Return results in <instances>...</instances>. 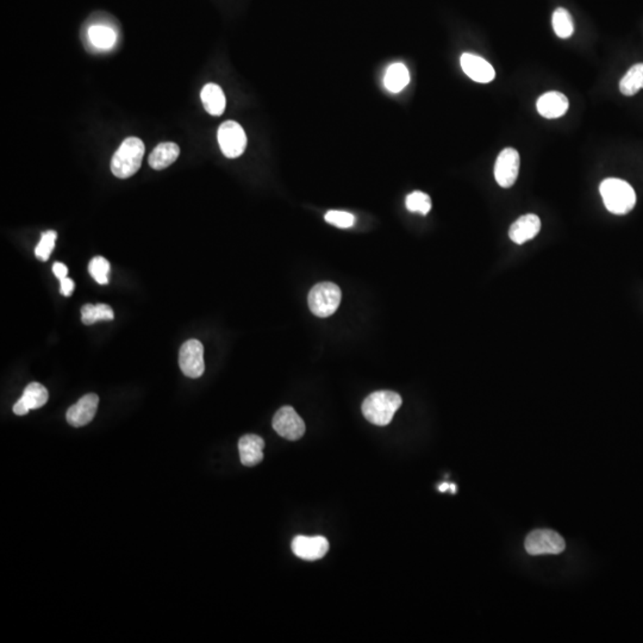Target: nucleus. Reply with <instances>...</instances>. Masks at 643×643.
<instances>
[{"label":"nucleus","instance_id":"1","mask_svg":"<svg viewBox=\"0 0 643 643\" xmlns=\"http://www.w3.org/2000/svg\"><path fill=\"white\" fill-rule=\"evenodd\" d=\"M402 402V397L395 392L376 391L362 402V414L369 423L385 427L391 423Z\"/></svg>","mask_w":643,"mask_h":643},{"label":"nucleus","instance_id":"2","mask_svg":"<svg viewBox=\"0 0 643 643\" xmlns=\"http://www.w3.org/2000/svg\"><path fill=\"white\" fill-rule=\"evenodd\" d=\"M606 209L615 214H625L634 209L636 195L634 188L627 181L610 178L599 187Z\"/></svg>","mask_w":643,"mask_h":643},{"label":"nucleus","instance_id":"3","mask_svg":"<svg viewBox=\"0 0 643 643\" xmlns=\"http://www.w3.org/2000/svg\"><path fill=\"white\" fill-rule=\"evenodd\" d=\"M144 155V144L137 137H128L117 149L111 160L113 175L120 179H128L137 173Z\"/></svg>","mask_w":643,"mask_h":643},{"label":"nucleus","instance_id":"4","mask_svg":"<svg viewBox=\"0 0 643 643\" xmlns=\"http://www.w3.org/2000/svg\"><path fill=\"white\" fill-rule=\"evenodd\" d=\"M341 298L342 294L339 286L334 282H320L313 286L308 294V308L313 315L325 318L336 313Z\"/></svg>","mask_w":643,"mask_h":643},{"label":"nucleus","instance_id":"5","mask_svg":"<svg viewBox=\"0 0 643 643\" xmlns=\"http://www.w3.org/2000/svg\"><path fill=\"white\" fill-rule=\"evenodd\" d=\"M566 548V542L560 534L550 529L531 531L526 538V550L531 555L560 554Z\"/></svg>","mask_w":643,"mask_h":643},{"label":"nucleus","instance_id":"6","mask_svg":"<svg viewBox=\"0 0 643 643\" xmlns=\"http://www.w3.org/2000/svg\"><path fill=\"white\" fill-rule=\"evenodd\" d=\"M219 147L226 158H236L245 153L247 136L241 125L233 121L224 122L219 129Z\"/></svg>","mask_w":643,"mask_h":643},{"label":"nucleus","instance_id":"7","mask_svg":"<svg viewBox=\"0 0 643 643\" xmlns=\"http://www.w3.org/2000/svg\"><path fill=\"white\" fill-rule=\"evenodd\" d=\"M179 365L185 376L197 379L203 376L204 347L198 340H188L183 344L179 353Z\"/></svg>","mask_w":643,"mask_h":643},{"label":"nucleus","instance_id":"8","mask_svg":"<svg viewBox=\"0 0 643 643\" xmlns=\"http://www.w3.org/2000/svg\"><path fill=\"white\" fill-rule=\"evenodd\" d=\"M273 429L286 440L297 441L304 436L305 423L294 407H284L273 418Z\"/></svg>","mask_w":643,"mask_h":643},{"label":"nucleus","instance_id":"9","mask_svg":"<svg viewBox=\"0 0 643 643\" xmlns=\"http://www.w3.org/2000/svg\"><path fill=\"white\" fill-rule=\"evenodd\" d=\"M519 154L514 148H505L497 158L494 178L500 187L509 188L519 177Z\"/></svg>","mask_w":643,"mask_h":643},{"label":"nucleus","instance_id":"10","mask_svg":"<svg viewBox=\"0 0 643 643\" xmlns=\"http://www.w3.org/2000/svg\"><path fill=\"white\" fill-rule=\"evenodd\" d=\"M292 550L303 560L316 561L325 557L329 550V542L323 536H297L292 541Z\"/></svg>","mask_w":643,"mask_h":643},{"label":"nucleus","instance_id":"11","mask_svg":"<svg viewBox=\"0 0 643 643\" xmlns=\"http://www.w3.org/2000/svg\"><path fill=\"white\" fill-rule=\"evenodd\" d=\"M98 404V395L94 393L83 395V398L79 399V402L68 409L66 415L68 423L76 428L88 424L95 416Z\"/></svg>","mask_w":643,"mask_h":643},{"label":"nucleus","instance_id":"12","mask_svg":"<svg viewBox=\"0 0 643 643\" xmlns=\"http://www.w3.org/2000/svg\"><path fill=\"white\" fill-rule=\"evenodd\" d=\"M460 64H461L463 71L466 73V76H470V79L477 83H491L496 78L494 68L485 59H482L478 55L463 54V57L460 59Z\"/></svg>","mask_w":643,"mask_h":643},{"label":"nucleus","instance_id":"13","mask_svg":"<svg viewBox=\"0 0 643 643\" xmlns=\"http://www.w3.org/2000/svg\"><path fill=\"white\" fill-rule=\"evenodd\" d=\"M50 395L47 388L38 383L28 385L18 402L13 405V412L18 416H24L29 410H36L43 407L48 402Z\"/></svg>","mask_w":643,"mask_h":643},{"label":"nucleus","instance_id":"14","mask_svg":"<svg viewBox=\"0 0 643 643\" xmlns=\"http://www.w3.org/2000/svg\"><path fill=\"white\" fill-rule=\"evenodd\" d=\"M541 230V221L536 214H524L516 222L512 223L509 230V237L517 245H523L533 240Z\"/></svg>","mask_w":643,"mask_h":643},{"label":"nucleus","instance_id":"15","mask_svg":"<svg viewBox=\"0 0 643 643\" xmlns=\"http://www.w3.org/2000/svg\"><path fill=\"white\" fill-rule=\"evenodd\" d=\"M568 106H569V103H568L567 97L555 91L543 94L536 103L538 113L542 117L550 118V120L564 116V113L567 112Z\"/></svg>","mask_w":643,"mask_h":643},{"label":"nucleus","instance_id":"16","mask_svg":"<svg viewBox=\"0 0 643 643\" xmlns=\"http://www.w3.org/2000/svg\"><path fill=\"white\" fill-rule=\"evenodd\" d=\"M265 441L257 435H245L240 439L238 451L242 465L254 467L264 460Z\"/></svg>","mask_w":643,"mask_h":643},{"label":"nucleus","instance_id":"17","mask_svg":"<svg viewBox=\"0 0 643 643\" xmlns=\"http://www.w3.org/2000/svg\"><path fill=\"white\" fill-rule=\"evenodd\" d=\"M180 154V148L173 142H163L158 144L149 155V166L153 170H161L177 161Z\"/></svg>","mask_w":643,"mask_h":643},{"label":"nucleus","instance_id":"18","mask_svg":"<svg viewBox=\"0 0 643 643\" xmlns=\"http://www.w3.org/2000/svg\"><path fill=\"white\" fill-rule=\"evenodd\" d=\"M200 98L203 102L204 108L211 116H221L226 110V95L223 93L222 88L216 83H207L203 87Z\"/></svg>","mask_w":643,"mask_h":643},{"label":"nucleus","instance_id":"19","mask_svg":"<svg viewBox=\"0 0 643 643\" xmlns=\"http://www.w3.org/2000/svg\"><path fill=\"white\" fill-rule=\"evenodd\" d=\"M385 87L392 93H398L410 83V74L402 64H393L385 74Z\"/></svg>","mask_w":643,"mask_h":643},{"label":"nucleus","instance_id":"20","mask_svg":"<svg viewBox=\"0 0 643 643\" xmlns=\"http://www.w3.org/2000/svg\"><path fill=\"white\" fill-rule=\"evenodd\" d=\"M643 88V64L632 66L622 78L620 91L625 95H634Z\"/></svg>","mask_w":643,"mask_h":643},{"label":"nucleus","instance_id":"21","mask_svg":"<svg viewBox=\"0 0 643 643\" xmlns=\"http://www.w3.org/2000/svg\"><path fill=\"white\" fill-rule=\"evenodd\" d=\"M115 313L111 306L106 304H86L83 305L81 308V320L83 324L91 325L95 323L97 320H113Z\"/></svg>","mask_w":643,"mask_h":643},{"label":"nucleus","instance_id":"22","mask_svg":"<svg viewBox=\"0 0 643 643\" xmlns=\"http://www.w3.org/2000/svg\"><path fill=\"white\" fill-rule=\"evenodd\" d=\"M88 37L99 50H110L116 42V33L105 25H93L88 29Z\"/></svg>","mask_w":643,"mask_h":643},{"label":"nucleus","instance_id":"23","mask_svg":"<svg viewBox=\"0 0 643 643\" xmlns=\"http://www.w3.org/2000/svg\"><path fill=\"white\" fill-rule=\"evenodd\" d=\"M552 24L557 36L560 38L571 37L574 31L573 25V19L569 12L564 8H559L554 11Z\"/></svg>","mask_w":643,"mask_h":643},{"label":"nucleus","instance_id":"24","mask_svg":"<svg viewBox=\"0 0 643 643\" xmlns=\"http://www.w3.org/2000/svg\"><path fill=\"white\" fill-rule=\"evenodd\" d=\"M88 271L92 278L100 285H105L109 282L110 262L105 257L95 256L91 260Z\"/></svg>","mask_w":643,"mask_h":643},{"label":"nucleus","instance_id":"25","mask_svg":"<svg viewBox=\"0 0 643 643\" xmlns=\"http://www.w3.org/2000/svg\"><path fill=\"white\" fill-rule=\"evenodd\" d=\"M407 210L411 212H419L422 214H428L431 210V199L427 193L416 191L409 195L407 198Z\"/></svg>","mask_w":643,"mask_h":643},{"label":"nucleus","instance_id":"26","mask_svg":"<svg viewBox=\"0 0 643 643\" xmlns=\"http://www.w3.org/2000/svg\"><path fill=\"white\" fill-rule=\"evenodd\" d=\"M57 237V231H53V230L42 233L41 241L35 249V254L37 256V259L42 260V261H47L50 259V253L53 252L54 247H55Z\"/></svg>","mask_w":643,"mask_h":643},{"label":"nucleus","instance_id":"27","mask_svg":"<svg viewBox=\"0 0 643 643\" xmlns=\"http://www.w3.org/2000/svg\"><path fill=\"white\" fill-rule=\"evenodd\" d=\"M325 221L328 223H330L332 226H337V228H341V229H347V228H350V226H354V222H355V219L354 216L349 212H344V211H329L327 214H325Z\"/></svg>","mask_w":643,"mask_h":643},{"label":"nucleus","instance_id":"28","mask_svg":"<svg viewBox=\"0 0 643 643\" xmlns=\"http://www.w3.org/2000/svg\"><path fill=\"white\" fill-rule=\"evenodd\" d=\"M61 282V294H64V297H69L71 292L74 290V282L71 279L64 278Z\"/></svg>","mask_w":643,"mask_h":643},{"label":"nucleus","instance_id":"29","mask_svg":"<svg viewBox=\"0 0 643 643\" xmlns=\"http://www.w3.org/2000/svg\"><path fill=\"white\" fill-rule=\"evenodd\" d=\"M53 272L55 277H57V279H60V280L67 278L68 268L66 267L64 264H61V262H55V264H54Z\"/></svg>","mask_w":643,"mask_h":643},{"label":"nucleus","instance_id":"30","mask_svg":"<svg viewBox=\"0 0 643 643\" xmlns=\"http://www.w3.org/2000/svg\"><path fill=\"white\" fill-rule=\"evenodd\" d=\"M449 489H451V485H448V484H442V485H441L440 487H439V490H440L441 492H444V491H448V490H449Z\"/></svg>","mask_w":643,"mask_h":643}]
</instances>
